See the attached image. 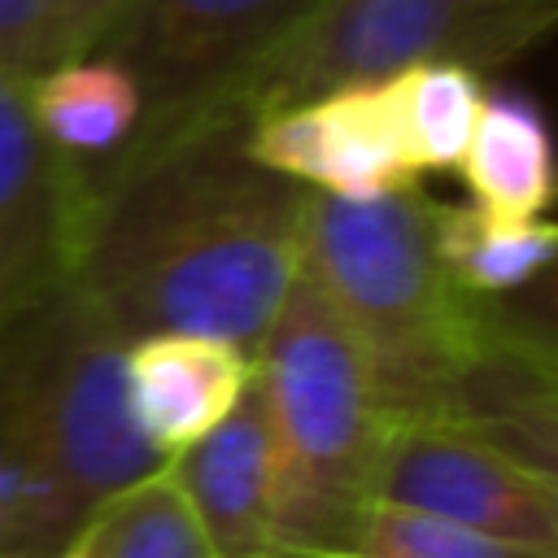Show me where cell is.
<instances>
[{"label":"cell","mask_w":558,"mask_h":558,"mask_svg":"<svg viewBox=\"0 0 558 558\" xmlns=\"http://www.w3.org/2000/svg\"><path fill=\"white\" fill-rule=\"evenodd\" d=\"M248 126L196 113L83 161L70 283L126 340H266L301 275L305 187L244 153Z\"/></svg>","instance_id":"6da1fadb"},{"label":"cell","mask_w":558,"mask_h":558,"mask_svg":"<svg viewBox=\"0 0 558 558\" xmlns=\"http://www.w3.org/2000/svg\"><path fill=\"white\" fill-rule=\"evenodd\" d=\"M436 214L418 187L301 201V275L366 353L388 418L453 414L466 384L501 353L484 296L445 266Z\"/></svg>","instance_id":"7a4b0ae2"},{"label":"cell","mask_w":558,"mask_h":558,"mask_svg":"<svg viewBox=\"0 0 558 558\" xmlns=\"http://www.w3.org/2000/svg\"><path fill=\"white\" fill-rule=\"evenodd\" d=\"M253 375L275 449L270 558H340L388 414L362 344L305 275L257 344Z\"/></svg>","instance_id":"3957f363"},{"label":"cell","mask_w":558,"mask_h":558,"mask_svg":"<svg viewBox=\"0 0 558 558\" xmlns=\"http://www.w3.org/2000/svg\"><path fill=\"white\" fill-rule=\"evenodd\" d=\"M126 336L65 279L0 327V453L83 527L166 458L135 423Z\"/></svg>","instance_id":"277c9868"},{"label":"cell","mask_w":558,"mask_h":558,"mask_svg":"<svg viewBox=\"0 0 558 558\" xmlns=\"http://www.w3.org/2000/svg\"><path fill=\"white\" fill-rule=\"evenodd\" d=\"M558 35V0H314L209 113L266 118L410 65L501 70Z\"/></svg>","instance_id":"5b68a950"},{"label":"cell","mask_w":558,"mask_h":558,"mask_svg":"<svg viewBox=\"0 0 558 558\" xmlns=\"http://www.w3.org/2000/svg\"><path fill=\"white\" fill-rule=\"evenodd\" d=\"M314 9V0H126L92 52L140 92L131 135L209 113Z\"/></svg>","instance_id":"8992f818"},{"label":"cell","mask_w":558,"mask_h":558,"mask_svg":"<svg viewBox=\"0 0 558 558\" xmlns=\"http://www.w3.org/2000/svg\"><path fill=\"white\" fill-rule=\"evenodd\" d=\"M366 501L418 510L558 554V527L536 484L462 410L388 418Z\"/></svg>","instance_id":"52a82bcc"},{"label":"cell","mask_w":558,"mask_h":558,"mask_svg":"<svg viewBox=\"0 0 558 558\" xmlns=\"http://www.w3.org/2000/svg\"><path fill=\"white\" fill-rule=\"evenodd\" d=\"M244 153L279 179L327 196H384L414 187L392 83H353L248 126Z\"/></svg>","instance_id":"ba28073f"},{"label":"cell","mask_w":558,"mask_h":558,"mask_svg":"<svg viewBox=\"0 0 558 558\" xmlns=\"http://www.w3.org/2000/svg\"><path fill=\"white\" fill-rule=\"evenodd\" d=\"M78 205L83 161L39 135L22 96L0 92V327L70 279Z\"/></svg>","instance_id":"9c48e42d"},{"label":"cell","mask_w":558,"mask_h":558,"mask_svg":"<svg viewBox=\"0 0 558 558\" xmlns=\"http://www.w3.org/2000/svg\"><path fill=\"white\" fill-rule=\"evenodd\" d=\"M170 471L192 501L214 558H270L275 449L257 375L214 432L170 458Z\"/></svg>","instance_id":"30bf717a"},{"label":"cell","mask_w":558,"mask_h":558,"mask_svg":"<svg viewBox=\"0 0 558 558\" xmlns=\"http://www.w3.org/2000/svg\"><path fill=\"white\" fill-rule=\"evenodd\" d=\"M253 384V353L209 336H140L126 344V392L140 432L170 462L214 432Z\"/></svg>","instance_id":"8fae6325"},{"label":"cell","mask_w":558,"mask_h":558,"mask_svg":"<svg viewBox=\"0 0 558 558\" xmlns=\"http://www.w3.org/2000/svg\"><path fill=\"white\" fill-rule=\"evenodd\" d=\"M471 201L497 218H541L558 201V144L523 92H488L458 161Z\"/></svg>","instance_id":"7c38bea8"},{"label":"cell","mask_w":558,"mask_h":558,"mask_svg":"<svg viewBox=\"0 0 558 558\" xmlns=\"http://www.w3.org/2000/svg\"><path fill=\"white\" fill-rule=\"evenodd\" d=\"M26 96L39 135L74 161L118 153L140 122V92L131 74L105 57L52 65L26 83Z\"/></svg>","instance_id":"4fadbf2b"},{"label":"cell","mask_w":558,"mask_h":558,"mask_svg":"<svg viewBox=\"0 0 558 558\" xmlns=\"http://www.w3.org/2000/svg\"><path fill=\"white\" fill-rule=\"evenodd\" d=\"M462 414L527 471L558 527V397L501 344V353L466 384Z\"/></svg>","instance_id":"5bb4252c"},{"label":"cell","mask_w":558,"mask_h":558,"mask_svg":"<svg viewBox=\"0 0 558 558\" xmlns=\"http://www.w3.org/2000/svg\"><path fill=\"white\" fill-rule=\"evenodd\" d=\"M74 558H214L205 527L183 497L170 462L118 488L70 541Z\"/></svg>","instance_id":"9a60e30c"},{"label":"cell","mask_w":558,"mask_h":558,"mask_svg":"<svg viewBox=\"0 0 558 558\" xmlns=\"http://www.w3.org/2000/svg\"><path fill=\"white\" fill-rule=\"evenodd\" d=\"M436 244L449 275L471 296H506L532 283L558 257V222L545 218H497L466 205H445L436 214Z\"/></svg>","instance_id":"2e32d148"},{"label":"cell","mask_w":558,"mask_h":558,"mask_svg":"<svg viewBox=\"0 0 558 558\" xmlns=\"http://www.w3.org/2000/svg\"><path fill=\"white\" fill-rule=\"evenodd\" d=\"M388 83L414 170H453L471 144L484 105L480 74L466 65L432 61V65H410Z\"/></svg>","instance_id":"e0dca14e"},{"label":"cell","mask_w":558,"mask_h":558,"mask_svg":"<svg viewBox=\"0 0 558 558\" xmlns=\"http://www.w3.org/2000/svg\"><path fill=\"white\" fill-rule=\"evenodd\" d=\"M340 558H558V554L501 541L418 510L366 501L344 536Z\"/></svg>","instance_id":"ac0fdd59"},{"label":"cell","mask_w":558,"mask_h":558,"mask_svg":"<svg viewBox=\"0 0 558 558\" xmlns=\"http://www.w3.org/2000/svg\"><path fill=\"white\" fill-rule=\"evenodd\" d=\"M484 310L497 340L536 353H558V257L519 292L484 296Z\"/></svg>","instance_id":"d6986e66"},{"label":"cell","mask_w":558,"mask_h":558,"mask_svg":"<svg viewBox=\"0 0 558 558\" xmlns=\"http://www.w3.org/2000/svg\"><path fill=\"white\" fill-rule=\"evenodd\" d=\"M52 13L57 0H0V70L39 78L52 70Z\"/></svg>","instance_id":"ffe728a7"},{"label":"cell","mask_w":558,"mask_h":558,"mask_svg":"<svg viewBox=\"0 0 558 558\" xmlns=\"http://www.w3.org/2000/svg\"><path fill=\"white\" fill-rule=\"evenodd\" d=\"M126 0H57L52 13V65L83 61L113 26Z\"/></svg>","instance_id":"44dd1931"},{"label":"cell","mask_w":558,"mask_h":558,"mask_svg":"<svg viewBox=\"0 0 558 558\" xmlns=\"http://www.w3.org/2000/svg\"><path fill=\"white\" fill-rule=\"evenodd\" d=\"M501 344H506V340H501ZM506 349L519 353V362L558 397V353H536V349H523V344H506Z\"/></svg>","instance_id":"7402d4cb"},{"label":"cell","mask_w":558,"mask_h":558,"mask_svg":"<svg viewBox=\"0 0 558 558\" xmlns=\"http://www.w3.org/2000/svg\"><path fill=\"white\" fill-rule=\"evenodd\" d=\"M57 558H74V554H70V549H65V554H57Z\"/></svg>","instance_id":"603a6c76"}]
</instances>
